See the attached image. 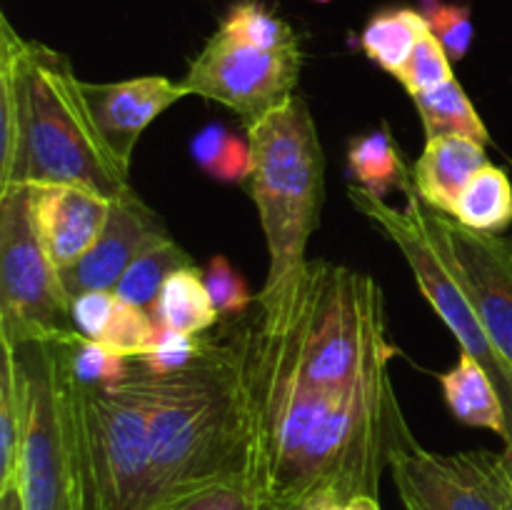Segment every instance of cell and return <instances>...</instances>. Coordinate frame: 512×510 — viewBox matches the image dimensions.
Listing matches in <instances>:
<instances>
[{"instance_id":"obj_30","label":"cell","mask_w":512,"mask_h":510,"mask_svg":"<svg viewBox=\"0 0 512 510\" xmlns=\"http://www.w3.org/2000/svg\"><path fill=\"white\" fill-rule=\"evenodd\" d=\"M420 13L435 38L445 45L450 60H463L473 45V13L460 0H420Z\"/></svg>"},{"instance_id":"obj_23","label":"cell","mask_w":512,"mask_h":510,"mask_svg":"<svg viewBox=\"0 0 512 510\" xmlns=\"http://www.w3.org/2000/svg\"><path fill=\"white\" fill-rule=\"evenodd\" d=\"M458 223L480 233H503L512 225V183L503 168L485 165L473 175L460 198L455 200L453 213Z\"/></svg>"},{"instance_id":"obj_29","label":"cell","mask_w":512,"mask_h":510,"mask_svg":"<svg viewBox=\"0 0 512 510\" xmlns=\"http://www.w3.org/2000/svg\"><path fill=\"white\" fill-rule=\"evenodd\" d=\"M398 83L408 90L410 98L420 93H428V90L438 88V85L453 80V60H450L448 50L433 35V30L423 35L418 45H415L413 55L405 60L403 68L395 73Z\"/></svg>"},{"instance_id":"obj_22","label":"cell","mask_w":512,"mask_h":510,"mask_svg":"<svg viewBox=\"0 0 512 510\" xmlns=\"http://www.w3.org/2000/svg\"><path fill=\"white\" fill-rule=\"evenodd\" d=\"M430 25L415 8H388L375 13L360 33V48L385 73L395 75L413 55Z\"/></svg>"},{"instance_id":"obj_2","label":"cell","mask_w":512,"mask_h":510,"mask_svg":"<svg viewBox=\"0 0 512 510\" xmlns=\"http://www.w3.org/2000/svg\"><path fill=\"white\" fill-rule=\"evenodd\" d=\"M133 378L148 413L160 510L213 485L255 490L253 423L233 325L203 335L198 358L173 373L133 360Z\"/></svg>"},{"instance_id":"obj_4","label":"cell","mask_w":512,"mask_h":510,"mask_svg":"<svg viewBox=\"0 0 512 510\" xmlns=\"http://www.w3.org/2000/svg\"><path fill=\"white\" fill-rule=\"evenodd\" d=\"M0 68L18 90L20 143L8 185H80L103 198L130 188V168L110 150L95 123L68 55L15 33L0 18Z\"/></svg>"},{"instance_id":"obj_39","label":"cell","mask_w":512,"mask_h":510,"mask_svg":"<svg viewBox=\"0 0 512 510\" xmlns=\"http://www.w3.org/2000/svg\"><path fill=\"white\" fill-rule=\"evenodd\" d=\"M510 510H512V503H510Z\"/></svg>"},{"instance_id":"obj_25","label":"cell","mask_w":512,"mask_h":510,"mask_svg":"<svg viewBox=\"0 0 512 510\" xmlns=\"http://www.w3.org/2000/svg\"><path fill=\"white\" fill-rule=\"evenodd\" d=\"M193 265L195 263L188 255V250L180 248V243H175L173 235H165V238L150 245L148 250H143L130 263V268L125 270L120 283L115 285V295H120L128 303L138 305V308L150 310V305L155 303L165 280L175 270L193 268Z\"/></svg>"},{"instance_id":"obj_35","label":"cell","mask_w":512,"mask_h":510,"mask_svg":"<svg viewBox=\"0 0 512 510\" xmlns=\"http://www.w3.org/2000/svg\"><path fill=\"white\" fill-rule=\"evenodd\" d=\"M0 510H25L23 495H20L18 483L10 485V488L0 490Z\"/></svg>"},{"instance_id":"obj_1","label":"cell","mask_w":512,"mask_h":510,"mask_svg":"<svg viewBox=\"0 0 512 510\" xmlns=\"http://www.w3.org/2000/svg\"><path fill=\"white\" fill-rule=\"evenodd\" d=\"M230 325L243 353L255 490L278 508L378 498L390 458L413 438L393 380L355 390L313 388L270 358L250 320Z\"/></svg>"},{"instance_id":"obj_24","label":"cell","mask_w":512,"mask_h":510,"mask_svg":"<svg viewBox=\"0 0 512 510\" xmlns=\"http://www.w3.org/2000/svg\"><path fill=\"white\" fill-rule=\"evenodd\" d=\"M413 103L420 115V123H423L425 140L438 138V135H468L485 145L490 143V133L483 118L455 78L428 93L415 95Z\"/></svg>"},{"instance_id":"obj_20","label":"cell","mask_w":512,"mask_h":510,"mask_svg":"<svg viewBox=\"0 0 512 510\" xmlns=\"http://www.w3.org/2000/svg\"><path fill=\"white\" fill-rule=\"evenodd\" d=\"M348 175L353 185H360L380 198H385L395 188H408L410 168L405 165L403 153L395 145L388 125L350 138Z\"/></svg>"},{"instance_id":"obj_36","label":"cell","mask_w":512,"mask_h":510,"mask_svg":"<svg viewBox=\"0 0 512 510\" xmlns=\"http://www.w3.org/2000/svg\"><path fill=\"white\" fill-rule=\"evenodd\" d=\"M505 455H508V460H510V468H512V450H505Z\"/></svg>"},{"instance_id":"obj_18","label":"cell","mask_w":512,"mask_h":510,"mask_svg":"<svg viewBox=\"0 0 512 510\" xmlns=\"http://www.w3.org/2000/svg\"><path fill=\"white\" fill-rule=\"evenodd\" d=\"M440 388L455 420L508 438V415L498 385L473 355L460 350L458 363L440 375Z\"/></svg>"},{"instance_id":"obj_13","label":"cell","mask_w":512,"mask_h":510,"mask_svg":"<svg viewBox=\"0 0 512 510\" xmlns=\"http://www.w3.org/2000/svg\"><path fill=\"white\" fill-rule=\"evenodd\" d=\"M170 235L163 220L133 188L110 200L108 223L93 248L75 265L60 270L65 290L73 298L93 290H115L135 258L160 238Z\"/></svg>"},{"instance_id":"obj_21","label":"cell","mask_w":512,"mask_h":510,"mask_svg":"<svg viewBox=\"0 0 512 510\" xmlns=\"http://www.w3.org/2000/svg\"><path fill=\"white\" fill-rule=\"evenodd\" d=\"M0 490L15 485L25 430V370L18 345L0 338Z\"/></svg>"},{"instance_id":"obj_40","label":"cell","mask_w":512,"mask_h":510,"mask_svg":"<svg viewBox=\"0 0 512 510\" xmlns=\"http://www.w3.org/2000/svg\"><path fill=\"white\" fill-rule=\"evenodd\" d=\"M510 165H512V163H510Z\"/></svg>"},{"instance_id":"obj_16","label":"cell","mask_w":512,"mask_h":510,"mask_svg":"<svg viewBox=\"0 0 512 510\" xmlns=\"http://www.w3.org/2000/svg\"><path fill=\"white\" fill-rule=\"evenodd\" d=\"M70 323L83 338L108 345L128 360L145 358L158 340L153 315L115 295V290H93L73 298Z\"/></svg>"},{"instance_id":"obj_28","label":"cell","mask_w":512,"mask_h":510,"mask_svg":"<svg viewBox=\"0 0 512 510\" xmlns=\"http://www.w3.org/2000/svg\"><path fill=\"white\" fill-rule=\"evenodd\" d=\"M63 348V360L65 368L70 370L78 383L85 385H113L128 375L130 363L133 360L123 358L115 350H110L108 345L95 343L80 335L78 340H73L70 345L60 343Z\"/></svg>"},{"instance_id":"obj_8","label":"cell","mask_w":512,"mask_h":510,"mask_svg":"<svg viewBox=\"0 0 512 510\" xmlns=\"http://www.w3.org/2000/svg\"><path fill=\"white\" fill-rule=\"evenodd\" d=\"M348 198L365 218L373 220L393 240L395 248L408 260L423 298L433 305L440 320L448 325L453 338L458 340L460 350L473 355L488 370L490 378L495 380V385L500 390V398H503L505 415H508L505 450H512V368L508 365V360L498 353L490 335L485 333L483 323H480L465 288L460 285L458 275L453 273L448 260L443 258L435 240L430 238V233L425 230V225L420 223L413 210L393 208L388 200L360 188V185H350Z\"/></svg>"},{"instance_id":"obj_15","label":"cell","mask_w":512,"mask_h":510,"mask_svg":"<svg viewBox=\"0 0 512 510\" xmlns=\"http://www.w3.org/2000/svg\"><path fill=\"white\" fill-rule=\"evenodd\" d=\"M110 200L80 185H33V218L58 270L78 263L108 223Z\"/></svg>"},{"instance_id":"obj_38","label":"cell","mask_w":512,"mask_h":510,"mask_svg":"<svg viewBox=\"0 0 512 510\" xmlns=\"http://www.w3.org/2000/svg\"><path fill=\"white\" fill-rule=\"evenodd\" d=\"M283 510H310V508H283Z\"/></svg>"},{"instance_id":"obj_11","label":"cell","mask_w":512,"mask_h":510,"mask_svg":"<svg viewBox=\"0 0 512 510\" xmlns=\"http://www.w3.org/2000/svg\"><path fill=\"white\" fill-rule=\"evenodd\" d=\"M408 208L435 240L438 250L468 293L485 333L512 368V238L480 233L450 215L428 208L413 185L405 188Z\"/></svg>"},{"instance_id":"obj_17","label":"cell","mask_w":512,"mask_h":510,"mask_svg":"<svg viewBox=\"0 0 512 510\" xmlns=\"http://www.w3.org/2000/svg\"><path fill=\"white\" fill-rule=\"evenodd\" d=\"M485 148L488 145L468 135H438L425 140L423 153L410 168V185L428 208L450 215L465 185L490 163Z\"/></svg>"},{"instance_id":"obj_31","label":"cell","mask_w":512,"mask_h":510,"mask_svg":"<svg viewBox=\"0 0 512 510\" xmlns=\"http://www.w3.org/2000/svg\"><path fill=\"white\" fill-rule=\"evenodd\" d=\"M203 278L205 285H208L210 298H213L215 308H218L220 323L230 325L245 320L255 295L250 293L245 278L230 265V260L225 255H213V260L205 268Z\"/></svg>"},{"instance_id":"obj_37","label":"cell","mask_w":512,"mask_h":510,"mask_svg":"<svg viewBox=\"0 0 512 510\" xmlns=\"http://www.w3.org/2000/svg\"><path fill=\"white\" fill-rule=\"evenodd\" d=\"M315 3H333V0H315Z\"/></svg>"},{"instance_id":"obj_34","label":"cell","mask_w":512,"mask_h":510,"mask_svg":"<svg viewBox=\"0 0 512 510\" xmlns=\"http://www.w3.org/2000/svg\"><path fill=\"white\" fill-rule=\"evenodd\" d=\"M315 510H380V503H378V498H370V495H360V498L343 500V503L318 505Z\"/></svg>"},{"instance_id":"obj_33","label":"cell","mask_w":512,"mask_h":510,"mask_svg":"<svg viewBox=\"0 0 512 510\" xmlns=\"http://www.w3.org/2000/svg\"><path fill=\"white\" fill-rule=\"evenodd\" d=\"M200 348H203V335H185L178 330L158 328V340H155L153 350L140 358V363L153 373H173V370L193 363Z\"/></svg>"},{"instance_id":"obj_10","label":"cell","mask_w":512,"mask_h":510,"mask_svg":"<svg viewBox=\"0 0 512 510\" xmlns=\"http://www.w3.org/2000/svg\"><path fill=\"white\" fill-rule=\"evenodd\" d=\"M18 355L25 370L28 405L15 483L25 510H70L58 343H23Z\"/></svg>"},{"instance_id":"obj_12","label":"cell","mask_w":512,"mask_h":510,"mask_svg":"<svg viewBox=\"0 0 512 510\" xmlns=\"http://www.w3.org/2000/svg\"><path fill=\"white\" fill-rule=\"evenodd\" d=\"M303 70V50L268 53L215 30L190 60L180 83L190 95L225 105L253 123L295 95Z\"/></svg>"},{"instance_id":"obj_14","label":"cell","mask_w":512,"mask_h":510,"mask_svg":"<svg viewBox=\"0 0 512 510\" xmlns=\"http://www.w3.org/2000/svg\"><path fill=\"white\" fill-rule=\"evenodd\" d=\"M83 93L95 123L118 160L130 168L135 145L155 118L188 98L183 83L165 75H140L118 83H85Z\"/></svg>"},{"instance_id":"obj_19","label":"cell","mask_w":512,"mask_h":510,"mask_svg":"<svg viewBox=\"0 0 512 510\" xmlns=\"http://www.w3.org/2000/svg\"><path fill=\"white\" fill-rule=\"evenodd\" d=\"M148 313L153 315L158 328L178 330L185 335H203L205 330L220 323L218 308L210 298L205 278L195 265L175 270L165 280Z\"/></svg>"},{"instance_id":"obj_6","label":"cell","mask_w":512,"mask_h":510,"mask_svg":"<svg viewBox=\"0 0 512 510\" xmlns=\"http://www.w3.org/2000/svg\"><path fill=\"white\" fill-rule=\"evenodd\" d=\"M245 135L253 150L250 198L270 255L263 288H275L308 263L305 253L325 198V155L300 95L245 123Z\"/></svg>"},{"instance_id":"obj_9","label":"cell","mask_w":512,"mask_h":510,"mask_svg":"<svg viewBox=\"0 0 512 510\" xmlns=\"http://www.w3.org/2000/svg\"><path fill=\"white\" fill-rule=\"evenodd\" d=\"M405 510H510L512 468L505 453H435L415 438L390 458Z\"/></svg>"},{"instance_id":"obj_7","label":"cell","mask_w":512,"mask_h":510,"mask_svg":"<svg viewBox=\"0 0 512 510\" xmlns=\"http://www.w3.org/2000/svg\"><path fill=\"white\" fill-rule=\"evenodd\" d=\"M0 338L15 345L80 338L70 295L33 218V185L0 188Z\"/></svg>"},{"instance_id":"obj_5","label":"cell","mask_w":512,"mask_h":510,"mask_svg":"<svg viewBox=\"0 0 512 510\" xmlns=\"http://www.w3.org/2000/svg\"><path fill=\"white\" fill-rule=\"evenodd\" d=\"M58 378L70 510H160L133 363L120 383L85 385L65 368L58 343Z\"/></svg>"},{"instance_id":"obj_3","label":"cell","mask_w":512,"mask_h":510,"mask_svg":"<svg viewBox=\"0 0 512 510\" xmlns=\"http://www.w3.org/2000/svg\"><path fill=\"white\" fill-rule=\"evenodd\" d=\"M255 303V335L300 383L355 390L390 378L395 345L383 290L370 275L308 260L290 280L260 290Z\"/></svg>"},{"instance_id":"obj_26","label":"cell","mask_w":512,"mask_h":510,"mask_svg":"<svg viewBox=\"0 0 512 510\" xmlns=\"http://www.w3.org/2000/svg\"><path fill=\"white\" fill-rule=\"evenodd\" d=\"M195 165L220 183H243L253 175V150L248 135H238L228 125L210 123L190 140Z\"/></svg>"},{"instance_id":"obj_32","label":"cell","mask_w":512,"mask_h":510,"mask_svg":"<svg viewBox=\"0 0 512 510\" xmlns=\"http://www.w3.org/2000/svg\"><path fill=\"white\" fill-rule=\"evenodd\" d=\"M165 510H283L248 485H213L178 500Z\"/></svg>"},{"instance_id":"obj_27","label":"cell","mask_w":512,"mask_h":510,"mask_svg":"<svg viewBox=\"0 0 512 510\" xmlns=\"http://www.w3.org/2000/svg\"><path fill=\"white\" fill-rule=\"evenodd\" d=\"M220 30L238 38L240 43L268 50V53L300 50V40L293 25L285 18H280L278 13H273L270 8H265L260 0H238L225 13Z\"/></svg>"}]
</instances>
